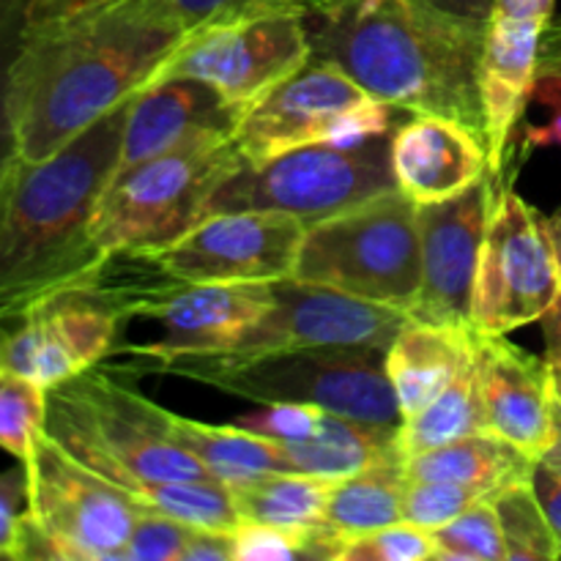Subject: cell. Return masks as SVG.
Instances as JSON below:
<instances>
[{"mask_svg":"<svg viewBox=\"0 0 561 561\" xmlns=\"http://www.w3.org/2000/svg\"><path fill=\"white\" fill-rule=\"evenodd\" d=\"M561 274L546 217L513 186H499L471 296V329L510 334L537 323L557 301Z\"/></svg>","mask_w":561,"mask_h":561,"instance_id":"11","label":"cell"},{"mask_svg":"<svg viewBox=\"0 0 561 561\" xmlns=\"http://www.w3.org/2000/svg\"><path fill=\"white\" fill-rule=\"evenodd\" d=\"M44 433L129 496L142 482L208 477L170 436V411L121 383L107 367L47 389Z\"/></svg>","mask_w":561,"mask_h":561,"instance_id":"4","label":"cell"},{"mask_svg":"<svg viewBox=\"0 0 561 561\" xmlns=\"http://www.w3.org/2000/svg\"><path fill=\"white\" fill-rule=\"evenodd\" d=\"M181 38L121 0H33L9 80L20 159L53 157L135 96Z\"/></svg>","mask_w":561,"mask_h":561,"instance_id":"1","label":"cell"},{"mask_svg":"<svg viewBox=\"0 0 561 561\" xmlns=\"http://www.w3.org/2000/svg\"><path fill=\"white\" fill-rule=\"evenodd\" d=\"M540 463H546L548 469L557 471V474L561 477V400L557 394V400H553V442L551 447L542 453Z\"/></svg>","mask_w":561,"mask_h":561,"instance_id":"46","label":"cell"},{"mask_svg":"<svg viewBox=\"0 0 561 561\" xmlns=\"http://www.w3.org/2000/svg\"><path fill=\"white\" fill-rule=\"evenodd\" d=\"M332 488V480H318V477L266 474L233 488V493L244 524L310 531L323 524Z\"/></svg>","mask_w":561,"mask_h":561,"instance_id":"27","label":"cell"},{"mask_svg":"<svg viewBox=\"0 0 561 561\" xmlns=\"http://www.w3.org/2000/svg\"><path fill=\"white\" fill-rule=\"evenodd\" d=\"M31 3L33 0H0V197H3L5 181H9L16 159H20L9 110V80Z\"/></svg>","mask_w":561,"mask_h":561,"instance_id":"35","label":"cell"},{"mask_svg":"<svg viewBox=\"0 0 561 561\" xmlns=\"http://www.w3.org/2000/svg\"><path fill=\"white\" fill-rule=\"evenodd\" d=\"M170 436L208 471V477L230 488L266 474H288L277 442L239 425H206L170 411Z\"/></svg>","mask_w":561,"mask_h":561,"instance_id":"25","label":"cell"},{"mask_svg":"<svg viewBox=\"0 0 561 561\" xmlns=\"http://www.w3.org/2000/svg\"><path fill=\"white\" fill-rule=\"evenodd\" d=\"M5 329H9V327H5V323H3V321H0V345H3V337H5Z\"/></svg>","mask_w":561,"mask_h":561,"instance_id":"49","label":"cell"},{"mask_svg":"<svg viewBox=\"0 0 561 561\" xmlns=\"http://www.w3.org/2000/svg\"><path fill=\"white\" fill-rule=\"evenodd\" d=\"M131 14L175 36L268 14L305 16L318 0H121Z\"/></svg>","mask_w":561,"mask_h":561,"instance_id":"30","label":"cell"},{"mask_svg":"<svg viewBox=\"0 0 561 561\" xmlns=\"http://www.w3.org/2000/svg\"><path fill=\"white\" fill-rule=\"evenodd\" d=\"M310 58L312 44L305 16H252L186 33L142 88L168 80L206 82L244 115L274 85L310 64Z\"/></svg>","mask_w":561,"mask_h":561,"instance_id":"10","label":"cell"},{"mask_svg":"<svg viewBox=\"0 0 561 561\" xmlns=\"http://www.w3.org/2000/svg\"><path fill=\"white\" fill-rule=\"evenodd\" d=\"M27 469L20 561H118L140 504L60 449L36 438Z\"/></svg>","mask_w":561,"mask_h":561,"instance_id":"8","label":"cell"},{"mask_svg":"<svg viewBox=\"0 0 561 561\" xmlns=\"http://www.w3.org/2000/svg\"><path fill=\"white\" fill-rule=\"evenodd\" d=\"M546 22L493 14L488 22L485 49L480 60V96L485 113L488 164L502 175L513 135L526 113L535 88L537 53Z\"/></svg>","mask_w":561,"mask_h":561,"instance_id":"21","label":"cell"},{"mask_svg":"<svg viewBox=\"0 0 561 561\" xmlns=\"http://www.w3.org/2000/svg\"><path fill=\"white\" fill-rule=\"evenodd\" d=\"M365 99L370 93L340 66L310 58L241 115L233 142L247 164H266L294 148L329 142L343 113Z\"/></svg>","mask_w":561,"mask_h":561,"instance_id":"16","label":"cell"},{"mask_svg":"<svg viewBox=\"0 0 561 561\" xmlns=\"http://www.w3.org/2000/svg\"><path fill=\"white\" fill-rule=\"evenodd\" d=\"M537 463L540 460L504 442L502 436L480 431L444 447L411 455L403 460V469L409 480L455 482L491 499L507 488L531 482Z\"/></svg>","mask_w":561,"mask_h":561,"instance_id":"23","label":"cell"},{"mask_svg":"<svg viewBox=\"0 0 561 561\" xmlns=\"http://www.w3.org/2000/svg\"><path fill=\"white\" fill-rule=\"evenodd\" d=\"M551 376H553V392H557L561 400V365H551Z\"/></svg>","mask_w":561,"mask_h":561,"instance_id":"48","label":"cell"},{"mask_svg":"<svg viewBox=\"0 0 561 561\" xmlns=\"http://www.w3.org/2000/svg\"><path fill=\"white\" fill-rule=\"evenodd\" d=\"M244 164L228 137L179 148L113 175L93 217L99 250L104 255L164 250L206 217L219 186Z\"/></svg>","mask_w":561,"mask_h":561,"instance_id":"7","label":"cell"},{"mask_svg":"<svg viewBox=\"0 0 561 561\" xmlns=\"http://www.w3.org/2000/svg\"><path fill=\"white\" fill-rule=\"evenodd\" d=\"M27 513V469L0 471V559L20 561L22 520Z\"/></svg>","mask_w":561,"mask_h":561,"instance_id":"40","label":"cell"},{"mask_svg":"<svg viewBox=\"0 0 561 561\" xmlns=\"http://www.w3.org/2000/svg\"><path fill=\"white\" fill-rule=\"evenodd\" d=\"M400 431L362 425L345 416L327 414L321 431L307 442H277L288 474H307L340 482L367 469L405 460L400 449Z\"/></svg>","mask_w":561,"mask_h":561,"instance_id":"24","label":"cell"},{"mask_svg":"<svg viewBox=\"0 0 561 561\" xmlns=\"http://www.w3.org/2000/svg\"><path fill=\"white\" fill-rule=\"evenodd\" d=\"M482 499H485L482 493L455 485V482L409 480L403 493V520L420 526V529L436 531Z\"/></svg>","mask_w":561,"mask_h":561,"instance_id":"36","label":"cell"},{"mask_svg":"<svg viewBox=\"0 0 561 561\" xmlns=\"http://www.w3.org/2000/svg\"><path fill=\"white\" fill-rule=\"evenodd\" d=\"M480 431H485V422H482L480 383H477V365L471 354L433 403H427L420 414L403 420L398 438L403 455L411 458Z\"/></svg>","mask_w":561,"mask_h":561,"instance_id":"28","label":"cell"},{"mask_svg":"<svg viewBox=\"0 0 561 561\" xmlns=\"http://www.w3.org/2000/svg\"><path fill=\"white\" fill-rule=\"evenodd\" d=\"M184 561H233L230 553V535L222 531H195L184 551Z\"/></svg>","mask_w":561,"mask_h":561,"instance_id":"42","label":"cell"},{"mask_svg":"<svg viewBox=\"0 0 561 561\" xmlns=\"http://www.w3.org/2000/svg\"><path fill=\"white\" fill-rule=\"evenodd\" d=\"M389 157L394 184L416 206L449 201L491 173L485 140L444 115H411L394 126Z\"/></svg>","mask_w":561,"mask_h":561,"instance_id":"20","label":"cell"},{"mask_svg":"<svg viewBox=\"0 0 561 561\" xmlns=\"http://www.w3.org/2000/svg\"><path fill=\"white\" fill-rule=\"evenodd\" d=\"M436 9L447 11V14L463 16L471 22H491L493 16V0H427Z\"/></svg>","mask_w":561,"mask_h":561,"instance_id":"44","label":"cell"},{"mask_svg":"<svg viewBox=\"0 0 561 561\" xmlns=\"http://www.w3.org/2000/svg\"><path fill=\"white\" fill-rule=\"evenodd\" d=\"M383 348H305L211 365L175 356L151 373L190 378L250 403H310L362 425L400 431L403 411L383 367Z\"/></svg>","mask_w":561,"mask_h":561,"instance_id":"5","label":"cell"},{"mask_svg":"<svg viewBox=\"0 0 561 561\" xmlns=\"http://www.w3.org/2000/svg\"><path fill=\"white\" fill-rule=\"evenodd\" d=\"M274 307V283H206L186 285L175 296L153 307L148 318L162 327L153 343L115 345L113 354L140 356L148 365L137 373H151L175 356L222 354L236 348Z\"/></svg>","mask_w":561,"mask_h":561,"instance_id":"17","label":"cell"},{"mask_svg":"<svg viewBox=\"0 0 561 561\" xmlns=\"http://www.w3.org/2000/svg\"><path fill=\"white\" fill-rule=\"evenodd\" d=\"M140 507L153 510L159 515L179 520L190 529L201 531H230L239 529L244 520L239 515L233 488L214 477L203 480H162V482H142L131 493Z\"/></svg>","mask_w":561,"mask_h":561,"instance_id":"29","label":"cell"},{"mask_svg":"<svg viewBox=\"0 0 561 561\" xmlns=\"http://www.w3.org/2000/svg\"><path fill=\"white\" fill-rule=\"evenodd\" d=\"M485 431L542 458L553 442V376L551 362L510 343L507 334L471 329Z\"/></svg>","mask_w":561,"mask_h":561,"instance_id":"18","label":"cell"},{"mask_svg":"<svg viewBox=\"0 0 561 561\" xmlns=\"http://www.w3.org/2000/svg\"><path fill=\"white\" fill-rule=\"evenodd\" d=\"M239 121V110L206 82L168 80L142 88L131 96L115 175L179 148L228 140Z\"/></svg>","mask_w":561,"mask_h":561,"instance_id":"19","label":"cell"},{"mask_svg":"<svg viewBox=\"0 0 561 561\" xmlns=\"http://www.w3.org/2000/svg\"><path fill=\"white\" fill-rule=\"evenodd\" d=\"M546 230H548V239H551L553 255H557L559 274H561V208L557 214H551V217H546Z\"/></svg>","mask_w":561,"mask_h":561,"instance_id":"47","label":"cell"},{"mask_svg":"<svg viewBox=\"0 0 561 561\" xmlns=\"http://www.w3.org/2000/svg\"><path fill=\"white\" fill-rule=\"evenodd\" d=\"M405 482L403 460L334 482L321 529L334 537H356L400 524Z\"/></svg>","mask_w":561,"mask_h":561,"instance_id":"26","label":"cell"},{"mask_svg":"<svg viewBox=\"0 0 561 561\" xmlns=\"http://www.w3.org/2000/svg\"><path fill=\"white\" fill-rule=\"evenodd\" d=\"M431 535L438 561H507L504 531L491 499H482Z\"/></svg>","mask_w":561,"mask_h":561,"instance_id":"33","label":"cell"},{"mask_svg":"<svg viewBox=\"0 0 561 561\" xmlns=\"http://www.w3.org/2000/svg\"><path fill=\"white\" fill-rule=\"evenodd\" d=\"M307 531L279 529L266 524H241L230 531L233 561H290L305 559Z\"/></svg>","mask_w":561,"mask_h":561,"instance_id":"39","label":"cell"},{"mask_svg":"<svg viewBox=\"0 0 561 561\" xmlns=\"http://www.w3.org/2000/svg\"><path fill=\"white\" fill-rule=\"evenodd\" d=\"M531 99L551 110V118L548 124L526 129V146L561 148V20L557 16H551L542 27Z\"/></svg>","mask_w":561,"mask_h":561,"instance_id":"34","label":"cell"},{"mask_svg":"<svg viewBox=\"0 0 561 561\" xmlns=\"http://www.w3.org/2000/svg\"><path fill=\"white\" fill-rule=\"evenodd\" d=\"M327 414L310 403H263L261 411L239 416L233 425L277 442H307L321 431Z\"/></svg>","mask_w":561,"mask_h":561,"instance_id":"38","label":"cell"},{"mask_svg":"<svg viewBox=\"0 0 561 561\" xmlns=\"http://www.w3.org/2000/svg\"><path fill=\"white\" fill-rule=\"evenodd\" d=\"M499 524L504 531L507 561H557L561 559V542L551 529L531 482L507 488L491 496Z\"/></svg>","mask_w":561,"mask_h":561,"instance_id":"31","label":"cell"},{"mask_svg":"<svg viewBox=\"0 0 561 561\" xmlns=\"http://www.w3.org/2000/svg\"><path fill=\"white\" fill-rule=\"evenodd\" d=\"M305 25L312 58L340 66L370 96L400 113L453 118L485 140V22L447 14L427 0H318Z\"/></svg>","mask_w":561,"mask_h":561,"instance_id":"2","label":"cell"},{"mask_svg":"<svg viewBox=\"0 0 561 561\" xmlns=\"http://www.w3.org/2000/svg\"><path fill=\"white\" fill-rule=\"evenodd\" d=\"M389 140L392 135L351 148L318 142L279 153L266 164H244L219 186L206 217L217 211H283L316 225L348 211L398 190Z\"/></svg>","mask_w":561,"mask_h":561,"instance_id":"9","label":"cell"},{"mask_svg":"<svg viewBox=\"0 0 561 561\" xmlns=\"http://www.w3.org/2000/svg\"><path fill=\"white\" fill-rule=\"evenodd\" d=\"M47 422V389L0 367V449L25 463Z\"/></svg>","mask_w":561,"mask_h":561,"instance_id":"32","label":"cell"},{"mask_svg":"<svg viewBox=\"0 0 561 561\" xmlns=\"http://www.w3.org/2000/svg\"><path fill=\"white\" fill-rule=\"evenodd\" d=\"M294 277L409 312L422 277L416 203L392 190L307 225Z\"/></svg>","mask_w":561,"mask_h":561,"instance_id":"6","label":"cell"},{"mask_svg":"<svg viewBox=\"0 0 561 561\" xmlns=\"http://www.w3.org/2000/svg\"><path fill=\"white\" fill-rule=\"evenodd\" d=\"M131 99L42 162L16 159L0 197V321L85 279L104 252L93 239L99 201L113 181Z\"/></svg>","mask_w":561,"mask_h":561,"instance_id":"3","label":"cell"},{"mask_svg":"<svg viewBox=\"0 0 561 561\" xmlns=\"http://www.w3.org/2000/svg\"><path fill=\"white\" fill-rule=\"evenodd\" d=\"M531 488H535L537 499H540L542 510H546L548 524L557 531L561 542V477L557 471L548 469L546 463H537L535 474H531Z\"/></svg>","mask_w":561,"mask_h":561,"instance_id":"41","label":"cell"},{"mask_svg":"<svg viewBox=\"0 0 561 561\" xmlns=\"http://www.w3.org/2000/svg\"><path fill=\"white\" fill-rule=\"evenodd\" d=\"M409 312L343 290L288 277L274 283V307L236 348L197 354L211 365H239L268 354L305 348H389Z\"/></svg>","mask_w":561,"mask_h":561,"instance_id":"12","label":"cell"},{"mask_svg":"<svg viewBox=\"0 0 561 561\" xmlns=\"http://www.w3.org/2000/svg\"><path fill=\"white\" fill-rule=\"evenodd\" d=\"M542 337H546V359L551 365H561V290L546 316L540 318Z\"/></svg>","mask_w":561,"mask_h":561,"instance_id":"45","label":"cell"},{"mask_svg":"<svg viewBox=\"0 0 561 561\" xmlns=\"http://www.w3.org/2000/svg\"><path fill=\"white\" fill-rule=\"evenodd\" d=\"M499 186L502 175L488 173L449 201L416 206L422 277L409 307L411 321L471 329L477 266Z\"/></svg>","mask_w":561,"mask_h":561,"instance_id":"14","label":"cell"},{"mask_svg":"<svg viewBox=\"0 0 561 561\" xmlns=\"http://www.w3.org/2000/svg\"><path fill=\"white\" fill-rule=\"evenodd\" d=\"M124 316L88 274L44 296L5 329L0 367L53 389L113 354Z\"/></svg>","mask_w":561,"mask_h":561,"instance_id":"13","label":"cell"},{"mask_svg":"<svg viewBox=\"0 0 561 561\" xmlns=\"http://www.w3.org/2000/svg\"><path fill=\"white\" fill-rule=\"evenodd\" d=\"M195 531L168 515L140 507L118 561H184V551Z\"/></svg>","mask_w":561,"mask_h":561,"instance_id":"37","label":"cell"},{"mask_svg":"<svg viewBox=\"0 0 561 561\" xmlns=\"http://www.w3.org/2000/svg\"><path fill=\"white\" fill-rule=\"evenodd\" d=\"M557 9V0H493V14L520 16V20L548 22Z\"/></svg>","mask_w":561,"mask_h":561,"instance_id":"43","label":"cell"},{"mask_svg":"<svg viewBox=\"0 0 561 561\" xmlns=\"http://www.w3.org/2000/svg\"><path fill=\"white\" fill-rule=\"evenodd\" d=\"M471 356V329L409 321L383 354V367L403 420L420 414L449 387Z\"/></svg>","mask_w":561,"mask_h":561,"instance_id":"22","label":"cell"},{"mask_svg":"<svg viewBox=\"0 0 561 561\" xmlns=\"http://www.w3.org/2000/svg\"><path fill=\"white\" fill-rule=\"evenodd\" d=\"M307 225L283 211H217L157 252L186 285L279 283L294 277Z\"/></svg>","mask_w":561,"mask_h":561,"instance_id":"15","label":"cell"}]
</instances>
